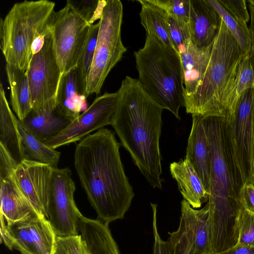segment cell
I'll use <instances>...</instances> for the list:
<instances>
[{"label":"cell","instance_id":"6da1fadb","mask_svg":"<svg viewBox=\"0 0 254 254\" xmlns=\"http://www.w3.org/2000/svg\"><path fill=\"white\" fill-rule=\"evenodd\" d=\"M210 157L208 227L213 254L237 244L238 221L243 208L240 194L244 182L232 146L228 121L202 117Z\"/></svg>","mask_w":254,"mask_h":254},{"label":"cell","instance_id":"7a4b0ae2","mask_svg":"<svg viewBox=\"0 0 254 254\" xmlns=\"http://www.w3.org/2000/svg\"><path fill=\"white\" fill-rule=\"evenodd\" d=\"M115 132L102 128L77 144L74 167L98 219L109 224L124 218L134 194L122 164Z\"/></svg>","mask_w":254,"mask_h":254},{"label":"cell","instance_id":"3957f363","mask_svg":"<svg viewBox=\"0 0 254 254\" xmlns=\"http://www.w3.org/2000/svg\"><path fill=\"white\" fill-rule=\"evenodd\" d=\"M118 102L111 124L122 145L153 188L162 189L159 147L163 109L146 92L138 79L127 76L116 92Z\"/></svg>","mask_w":254,"mask_h":254},{"label":"cell","instance_id":"277c9868","mask_svg":"<svg viewBox=\"0 0 254 254\" xmlns=\"http://www.w3.org/2000/svg\"><path fill=\"white\" fill-rule=\"evenodd\" d=\"M245 55L222 19L208 65L196 92L185 99L188 114L229 120L239 101L236 88Z\"/></svg>","mask_w":254,"mask_h":254},{"label":"cell","instance_id":"5b68a950","mask_svg":"<svg viewBox=\"0 0 254 254\" xmlns=\"http://www.w3.org/2000/svg\"><path fill=\"white\" fill-rule=\"evenodd\" d=\"M138 80L149 96L163 109L180 119L184 107L183 73L180 57L172 48L146 34L143 47L134 53Z\"/></svg>","mask_w":254,"mask_h":254},{"label":"cell","instance_id":"8992f818","mask_svg":"<svg viewBox=\"0 0 254 254\" xmlns=\"http://www.w3.org/2000/svg\"><path fill=\"white\" fill-rule=\"evenodd\" d=\"M55 6L54 2L48 0H25L15 3L0 19V48L6 64L27 70L33 43L47 34Z\"/></svg>","mask_w":254,"mask_h":254},{"label":"cell","instance_id":"52a82bcc","mask_svg":"<svg viewBox=\"0 0 254 254\" xmlns=\"http://www.w3.org/2000/svg\"><path fill=\"white\" fill-rule=\"evenodd\" d=\"M123 16L121 1L107 0L99 21L94 59L87 80V97L100 93L109 73L127 51L121 38Z\"/></svg>","mask_w":254,"mask_h":254},{"label":"cell","instance_id":"ba28073f","mask_svg":"<svg viewBox=\"0 0 254 254\" xmlns=\"http://www.w3.org/2000/svg\"><path fill=\"white\" fill-rule=\"evenodd\" d=\"M90 25L67 2L61 9L53 12L49 28L62 75L76 67Z\"/></svg>","mask_w":254,"mask_h":254},{"label":"cell","instance_id":"9c48e42d","mask_svg":"<svg viewBox=\"0 0 254 254\" xmlns=\"http://www.w3.org/2000/svg\"><path fill=\"white\" fill-rule=\"evenodd\" d=\"M26 74L32 110L37 113L54 111L62 74L54 53L50 28L43 47L33 55Z\"/></svg>","mask_w":254,"mask_h":254},{"label":"cell","instance_id":"30bf717a","mask_svg":"<svg viewBox=\"0 0 254 254\" xmlns=\"http://www.w3.org/2000/svg\"><path fill=\"white\" fill-rule=\"evenodd\" d=\"M0 242L21 254H53L56 234L48 219L38 214L6 224L0 216Z\"/></svg>","mask_w":254,"mask_h":254},{"label":"cell","instance_id":"8fae6325","mask_svg":"<svg viewBox=\"0 0 254 254\" xmlns=\"http://www.w3.org/2000/svg\"><path fill=\"white\" fill-rule=\"evenodd\" d=\"M75 190L70 170L53 168L47 214L57 236L78 234L80 211L74 200Z\"/></svg>","mask_w":254,"mask_h":254},{"label":"cell","instance_id":"7c38bea8","mask_svg":"<svg viewBox=\"0 0 254 254\" xmlns=\"http://www.w3.org/2000/svg\"><path fill=\"white\" fill-rule=\"evenodd\" d=\"M181 204L178 228L168 233L169 237L166 241L169 254H213L209 239L208 203L198 210L185 199Z\"/></svg>","mask_w":254,"mask_h":254},{"label":"cell","instance_id":"4fadbf2b","mask_svg":"<svg viewBox=\"0 0 254 254\" xmlns=\"http://www.w3.org/2000/svg\"><path fill=\"white\" fill-rule=\"evenodd\" d=\"M254 88L240 96L236 110L229 120L232 146L244 184L252 182V152L254 135Z\"/></svg>","mask_w":254,"mask_h":254},{"label":"cell","instance_id":"5bb4252c","mask_svg":"<svg viewBox=\"0 0 254 254\" xmlns=\"http://www.w3.org/2000/svg\"><path fill=\"white\" fill-rule=\"evenodd\" d=\"M117 102L116 92L105 93L98 96L85 111L45 143L55 149L80 141L92 131L110 125Z\"/></svg>","mask_w":254,"mask_h":254},{"label":"cell","instance_id":"9a60e30c","mask_svg":"<svg viewBox=\"0 0 254 254\" xmlns=\"http://www.w3.org/2000/svg\"><path fill=\"white\" fill-rule=\"evenodd\" d=\"M53 168L47 164L26 158L17 164L11 177L37 213L47 218Z\"/></svg>","mask_w":254,"mask_h":254},{"label":"cell","instance_id":"2e32d148","mask_svg":"<svg viewBox=\"0 0 254 254\" xmlns=\"http://www.w3.org/2000/svg\"><path fill=\"white\" fill-rule=\"evenodd\" d=\"M188 28L191 42L200 49L213 44L218 33L220 16L206 0H190Z\"/></svg>","mask_w":254,"mask_h":254},{"label":"cell","instance_id":"e0dca14e","mask_svg":"<svg viewBox=\"0 0 254 254\" xmlns=\"http://www.w3.org/2000/svg\"><path fill=\"white\" fill-rule=\"evenodd\" d=\"M192 123L189 137L185 159L192 165L209 194L210 157L202 117L192 115Z\"/></svg>","mask_w":254,"mask_h":254},{"label":"cell","instance_id":"ac0fdd59","mask_svg":"<svg viewBox=\"0 0 254 254\" xmlns=\"http://www.w3.org/2000/svg\"><path fill=\"white\" fill-rule=\"evenodd\" d=\"M86 98L80 85L77 68H74L61 76L55 110L71 122L87 109Z\"/></svg>","mask_w":254,"mask_h":254},{"label":"cell","instance_id":"d6986e66","mask_svg":"<svg viewBox=\"0 0 254 254\" xmlns=\"http://www.w3.org/2000/svg\"><path fill=\"white\" fill-rule=\"evenodd\" d=\"M78 231L87 254H122L106 224L79 213Z\"/></svg>","mask_w":254,"mask_h":254},{"label":"cell","instance_id":"ffe728a7","mask_svg":"<svg viewBox=\"0 0 254 254\" xmlns=\"http://www.w3.org/2000/svg\"><path fill=\"white\" fill-rule=\"evenodd\" d=\"M212 46L200 49L190 41L186 52L180 56L183 73L184 99L192 95L200 85L209 64Z\"/></svg>","mask_w":254,"mask_h":254},{"label":"cell","instance_id":"44dd1931","mask_svg":"<svg viewBox=\"0 0 254 254\" xmlns=\"http://www.w3.org/2000/svg\"><path fill=\"white\" fill-rule=\"evenodd\" d=\"M172 177L177 182L184 199L193 208H198L208 201L209 194L190 163L186 159L170 165Z\"/></svg>","mask_w":254,"mask_h":254},{"label":"cell","instance_id":"7402d4cb","mask_svg":"<svg viewBox=\"0 0 254 254\" xmlns=\"http://www.w3.org/2000/svg\"><path fill=\"white\" fill-rule=\"evenodd\" d=\"M0 217L4 219L6 224L39 215L11 177L0 179Z\"/></svg>","mask_w":254,"mask_h":254},{"label":"cell","instance_id":"603a6c76","mask_svg":"<svg viewBox=\"0 0 254 254\" xmlns=\"http://www.w3.org/2000/svg\"><path fill=\"white\" fill-rule=\"evenodd\" d=\"M17 117L8 103L2 83L0 85V144L17 164L26 158L18 130Z\"/></svg>","mask_w":254,"mask_h":254},{"label":"cell","instance_id":"cb8c5ba5","mask_svg":"<svg viewBox=\"0 0 254 254\" xmlns=\"http://www.w3.org/2000/svg\"><path fill=\"white\" fill-rule=\"evenodd\" d=\"M5 70L10 90L12 109L18 120L22 121L32 110L26 71L7 64Z\"/></svg>","mask_w":254,"mask_h":254},{"label":"cell","instance_id":"d4e9b609","mask_svg":"<svg viewBox=\"0 0 254 254\" xmlns=\"http://www.w3.org/2000/svg\"><path fill=\"white\" fill-rule=\"evenodd\" d=\"M20 121L33 134L44 143L57 135L71 122L55 110L47 113H37L32 110Z\"/></svg>","mask_w":254,"mask_h":254},{"label":"cell","instance_id":"484cf974","mask_svg":"<svg viewBox=\"0 0 254 254\" xmlns=\"http://www.w3.org/2000/svg\"><path fill=\"white\" fill-rule=\"evenodd\" d=\"M141 5L139 13L140 23L146 31L165 45L172 48L166 21V12L159 6L150 3L148 0H137Z\"/></svg>","mask_w":254,"mask_h":254},{"label":"cell","instance_id":"4316f807","mask_svg":"<svg viewBox=\"0 0 254 254\" xmlns=\"http://www.w3.org/2000/svg\"><path fill=\"white\" fill-rule=\"evenodd\" d=\"M16 124L26 158L57 167L61 153L33 134L18 118Z\"/></svg>","mask_w":254,"mask_h":254},{"label":"cell","instance_id":"83f0119b","mask_svg":"<svg viewBox=\"0 0 254 254\" xmlns=\"http://www.w3.org/2000/svg\"><path fill=\"white\" fill-rule=\"evenodd\" d=\"M221 17L232 34L245 56L251 50L252 38L247 23L238 18L221 4L218 0H206Z\"/></svg>","mask_w":254,"mask_h":254},{"label":"cell","instance_id":"f1b7e54d","mask_svg":"<svg viewBox=\"0 0 254 254\" xmlns=\"http://www.w3.org/2000/svg\"><path fill=\"white\" fill-rule=\"evenodd\" d=\"M99 29V22L90 25L87 38L76 66L80 85L85 94L87 80L94 59Z\"/></svg>","mask_w":254,"mask_h":254},{"label":"cell","instance_id":"f546056e","mask_svg":"<svg viewBox=\"0 0 254 254\" xmlns=\"http://www.w3.org/2000/svg\"><path fill=\"white\" fill-rule=\"evenodd\" d=\"M164 10L179 23L188 26L190 12V0H148Z\"/></svg>","mask_w":254,"mask_h":254},{"label":"cell","instance_id":"4dcf8cb0","mask_svg":"<svg viewBox=\"0 0 254 254\" xmlns=\"http://www.w3.org/2000/svg\"><path fill=\"white\" fill-rule=\"evenodd\" d=\"M166 21L171 42L179 56L184 53L191 41L188 25H182L166 13Z\"/></svg>","mask_w":254,"mask_h":254},{"label":"cell","instance_id":"1f68e13d","mask_svg":"<svg viewBox=\"0 0 254 254\" xmlns=\"http://www.w3.org/2000/svg\"><path fill=\"white\" fill-rule=\"evenodd\" d=\"M107 0H67L74 11L89 24H92L100 19Z\"/></svg>","mask_w":254,"mask_h":254},{"label":"cell","instance_id":"d6a6232c","mask_svg":"<svg viewBox=\"0 0 254 254\" xmlns=\"http://www.w3.org/2000/svg\"><path fill=\"white\" fill-rule=\"evenodd\" d=\"M238 229L237 245L254 246V213L242 208L239 216Z\"/></svg>","mask_w":254,"mask_h":254},{"label":"cell","instance_id":"836d02e7","mask_svg":"<svg viewBox=\"0 0 254 254\" xmlns=\"http://www.w3.org/2000/svg\"><path fill=\"white\" fill-rule=\"evenodd\" d=\"M53 254H87L86 249L79 234L56 236Z\"/></svg>","mask_w":254,"mask_h":254},{"label":"cell","instance_id":"e575fe53","mask_svg":"<svg viewBox=\"0 0 254 254\" xmlns=\"http://www.w3.org/2000/svg\"><path fill=\"white\" fill-rule=\"evenodd\" d=\"M250 88H254V71L249 55L244 56L241 64L236 88L237 98Z\"/></svg>","mask_w":254,"mask_h":254},{"label":"cell","instance_id":"d590c367","mask_svg":"<svg viewBox=\"0 0 254 254\" xmlns=\"http://www.w3.org/2000/svg\"><path fill=\"white\" fill-rule=\"evenodd\" d=\"M219 2L238 18L247 23L250 19L246 1L244 0H218Z\"/></svg>","mask_w":254,"mask_h":254},{"label":"cell","instance_id":"8d00e7d4","mask_svg":"<svg viewBox=\"0 0 254 254\" xmlns=\"http://www.w3.org/2000/svg\"><path fill=\"white\" fill-rule=\"evenodd\" d=\"M17 164L4 147L0 144V179L10 178Z\"/></svg>","mask_w":254,"mask_h":254},{"label":"cell","instance_id":"74e56055","mask_svg":"<svg viewBox=\"0 0 254 254\" xmlns=\"http://www.w3.org/2000/svg\"><path fill=\"white\" fill-rule=\"evenodd\" d=\"M153 212V230L154 235V245L153 254H169L166 241L160 237L158 231L157 224V207L156 204L151 203Z\"/></svg>","mask_w":254,"mask_h":254},{"label":"cell","instance_id":"f35d334b","mask_svg":"<svg viewBox=\"0 0 254 254\" xmlns=\"http://www.w3.org/2000/svg\"><path fill=\"white\" fill-rule=\"evenodd\" d=\"M243 208L254 213V185L252 182L244 184L240 194Z\"/></svg>","mask_w":254,"mask_h":254},{"label":"cell","instance_id":"ab89813d","mask_svg":"<svg viewBox=\"0 0 254 254\" xmlns=\"http://www.w3.org/2000/svg\"><path fill=\"white\" fill-rule=\"evenodd\" d=\"M216 254H254V246H245L236 245L230 249Z\"/></svg>","mask_w":254,"mask_h":254},{"label":"cell","instance_id":"60d3db41","mask_svg":"<svg viewBox=\"0 0 254 254\" xmlns=\"http://www.w3.org/2000/svg\"><path fill=\"white\" fill-rule=\"evenodd\" d=\"M249 7L250 11L251 18L250 29L252 38V47L249 54V57L254 71V5L249 4Z\"/></svg>","mask_w":254,"mask_h":254},{"label":"cell","instance_id":"b9f144b4","mask_svg":"<svg viewBox=\"0 0 254 254\" xmlns=\"http://www.w3.org/2000/svg\"><path fill=\"white\" fill-rule=\"evenodd\" d=\"M252 172H253L252 183L254 185V140H253L252 152Z\"/></svg>","mask_w":254,"mask_h":254}]
</instances>
